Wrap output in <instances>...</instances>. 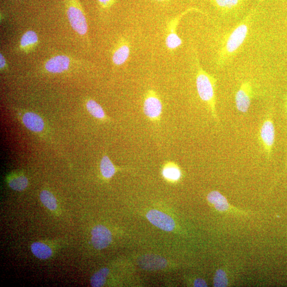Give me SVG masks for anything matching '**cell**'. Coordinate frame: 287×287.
<instances>
[{"mask_svg":"<svg viewBox=\"0 0 287 287\" xmlns=\"http://www.w3.org/2000/svg\"><path fill=\"white\" fill-rule=\"evenodd\" d=\"M196 83L199 97L208 105L212 116L215 120H217L218 117L215 108L216 80L203 70L198 61Z\"/></svg>","mask_w":287,"mask_h":287,"instance_id":"cell-1","label":"cell"},{"mask_svg":"<svg viewBox=\"0 0 287 287\" xmlns=\"http://www.w3.org/2000/svg\"><path fill=\"white\" fill-rule=\"evenodd\" d=\"M249 20L245 19L229 34L220 49V65L224 64V62L239 50L247 38Z\"/></svg>","mask_w":287,"mask_h":287,"instance_id":"cell-2","label":"cell"},{"mask_svg":"<svg viewBox=\"0 0 287 287\" xmlns=\"http://www.w3.org/2000/svg\"><path fill=\"white\" fill-rule=\"evenodd\" d=\"M143 111L149 121L157 123L161 121L162 104L157 93L149 90L145 96L143 104Z\"/></svg>","mask_w":287,"mask_h":287,"instance_id":"cell-3","label":"cell"},{"mask_svg":"<svg viewBox=\"0 0 287 287\" xmlns=\"http://www.w3.org/2000/svg\"><path fill=\"white\" fill-rule=\"evenodd\" d=\"M260 139L267 157L270 158L275 141V128L271 116H268L262 124L260 131Z\"/></svg>","mask_w":287,"mask_h":287,"instance_id":"cell-4","label":"cell"},{"mask_svg":"<svg viewBox=\"0 0 287 287\" xmlns=\"http://www.w3.org/2000/svg\"><path fill=\"white\" fill-rule=\"evenodd\" d=\"M252 96L253 90L251 84L248 82L242 83L235 96V102L237 110L242 113H246L250 107Z\"/></svg>","mask_w":287,"mask_h":287,"instance_id":"cell-5","label":"cell"},{"mask_svg":"<svg viewBox=\"0 0 287 287\" xmlns=\"http://www.w3.org/2000/svg\"><path fill=\"white\" fill-rule=\"evenodd\" d=\"M146 216L153 225L162 230L171 232L175 227V223L172 218L163 212L152 210L148 212Z\"/></svg>","mask_w":287,"mask_h":287,"instance_id":"cell-6","label":"cell"},{"mask_svg":"<svg viewBox=\"0 0 287 287\" xmlns=\"http://www.w3.org/2000/svg\"><path fill=\"white\" fill-rule=\"evenodd\" d=\"M67 15L73 29L80 35L85 34L88 28L82 10L75 7H71L67 11Z\"/></svg>","mask_w":287,"mask_h":287,"instance_id":"cell-7","label":"cell"},{"mask_svg":"<svg viewBox=\"0 0 287 287\" xmlns=\"http://www.w3.org/2000/svg\"><path fill=\"white\" fill-rule=\"evenodd\" d=\"M92 236L93 245L97 249H102L108 247L112 241L110 231L102 225L94 228L92 231Z\"/></svg>","mask_w":287,"mask_h":287,"instance_id":"cell-8","label":"cell"},{"mask_svg":"<svg viewBox=\"0 0 287 287\" xmlns=\"http://www.w3.org/2000/svg\"><path fill=\"white\" fill-rule=\"evenodd\" d=\"M138 263L142 269L148 271L164 269L167 265V261L165 259L153 254L143 256L139 259Z\"/></svg>","mask_w":287,"mask_h":287,"instance_id":"cell-9","label":"cell"},{"mask_svg":"<svg viewBox=\"0 0 287 287\" xmlns=\"http://www.w3.org/2000/svg\"><path fill=\"white\" fill-rule=\"evenodd\" d=\"M70 59L66 55H57L47 62L46 70L51 73H61L68 70Z\"/></svg>","mask_w":287,"mask_h":287,"instance_id":"cell-10","label":"cell"},{"mask_svg":"<svg viewBox=\"0 0 287 287\" xmlns=\"http://www.w3.org/2000/svg\"><path fill=\"white\" fill-rule=\"evenodd\" d=\"M23 121L28 129L34 132H40L45 127L42 118L33 112H27L23 117Z\"/></svg>","mask_w":287,"mask_h":287,"instance_id":"cell-11","label":"cell"},{"mask_svg":"<svg viewBox=\"0 0 287 287\" xmlns=\"http://www.w3.org/2000/svg\"><path fill=\"white\" fill-rule=\"evenodd\" d=\"M208 201L215 205V208L219 211H226L229 208L227 199L219 192L212 191L208 196Z\"/></svg>","mask_w":287,"mask_h":287,"instance_id":"cell-12","label":"cell"},{"mask_svg":"<svg viewBox=\"0 0 287 287\" xmlns=\"http://www.w3.org/2000/svg\"><path fill=\"white\" fill-rule=\"evenodd\" d=\"M162 175L167 180L177 182L182 177V172L176 165L173 162H168L162 170Z\"/></svg>","mask_w":287,"mask_h":287,"instance_id":"cell-13","label":"cell"},{"mask_svg":"<svg viewBox=\"0 0 287 287\" xmlns=\"http://www.w3.org/2000/svg\"><path fill=\"white\" fill-rule=\"evenodd\" d=\"M32 253L37 258L45 260L49 258L52 255L50 247L41 242H35L31 246Z\"/></svg>","mask_w":287,"mask_h":287,"instance_id":"cell-14","label":"cell"},{"mask_svg":"<svg viewBox=\"0 0 287 287\" xmlns=\"http://www.w3.org/2000/svg\"><path fill=\"white\" fill-rule=\"evenodd\" d=\"M100 170L102 176L106 179H110L114 176L116 168L107 155H104L101 161Z\"/></svg>","mask_w":287,"mask_h":287,"instance_id":"cell-15","label":"cell"},{"mask_svg":"<svg viewBox=\"0 0 287 287\" xmlns=\"http://www.w3.org/2000/svg\"><path fill=\"white\" fill-rule=\"evenodd\" d=\"M86 108L90 114L97 120H104L107 119L101 106L95 101L91 99V100L87 101Z\"/></svg>","mask_w":287,"mask_h":287,"instance_id":"cell-16","label":"cell"},{"mask_svg":"<svg viewBox=\"0 0 287 287\" xmlns=\"http://www.w3.org/2000/svg\"><path fill=\"white\" fill-rule=\"evenodd\" d=\"M130 48L127 45H123L119 48L115 52L112 60L116 65H121L125 62L129 58Z\"/></svg>","mask_w":287,"mask_h":287,"instance_id":"cell-17","label":"cell"},{"mask_svg":"<svg viewBox=\"0 0 287 287\" xmlns=\"http://www.w3.org/2000/svg\"><path fill=\"white\" fill-rule=\"evenodd\" d=\"M109 273V270L107 268H103L96 273L91 278V284L93 287L103 286L106 282Z\"/></svg>","mask_w":287,"mask_h":287,"instance_id":"cell-18","label":"cell"},{"mask_svg":"<svg viewBox=\"0 0 287 287\" xmlns=\"http://www.w3.org/2000/svg\"><path fill=\"white\" fill-rule=\"evenodd\" d=\"M176 26H173L170 30V32L167 35L166 43L168 48L176 49L182 45V40L180 38L176 32Z\"/></svg>","mask_w":287,"mask_h":287,"instance_id":"cell-19","label":"cell"},{"mask_svg":"<svg viewBox=\"0 0 287 287\" xmlns=\"http://www.w3.org/2000/svg\"><path fill=\"white\" fill-rule=\"evenodd\" d=\"M41 202L49 210L53 211L57 209V201L52 194L47 191H43L40 194Z\"/></svg>","mask_w":287,"mask_h":287,"instance_id":"cell-20","label":"cell"},{"mask_svg":"<svg viewBox=\"0 0 287 287\" xmlns=\"http://www.w3.org/2000/svg\"><path fill=\"white\" fill-rule=\"evenodd\" d=\"M27 178L24 176H18L10 179L9 185L12 190L16 191H22L28 186Z\"/></svg>","mask_w":287,"mask_h":287,"instance_id":"cell-21","label":"cell"},{"mask_svg":"<svg viewBox=\"0 0 287 287\" xmlns=\"http://www.w3.org/2000/svg\"><path fill=\"white\" fill-rule=\"evenodd\" d=\"M38 42V36L32 30L28 31L22 37L21 45L23 48H28L33 47Z\"/></svg>","mask_w":287,"mask_h":287,"instance_id":"cell-22","label":"cell"},{"mask_svg":"<svg viewBox=\"0 0 287 287\" xmlns=\"http://www.w3.org/2000/svg\"><path fill=\"white\" fill-rule=\"evenodd\" d=\"M215 3L222 9H232L238 6L242 0H215Z\"/></svg>","mask_w":287,"mask_h":287,"instance_id":"cell-23","label":"cell"},{"mask_svg":"<svg viewBox=\"0 0 287 287\" xmlns=\"http://www.w3.org/2000/svg\"><path fill=\"white\" fill-rule=\"evenodd\" d=\"M214 285L216 287L227 286L228 279L226 274L222 270H219L216 271L214 279Z\"/></svg>","mask_w":287,"mask_h":287,"instance_id":"cell-24","label":"cell"},{"mask_svg":"<svg viewBox=\"0 0 287 287\" xmlns=\"http://www.w3.org/2000/svg\"><path fill=\"white\" fill-rule=\"evenodd\" d=\"M195 287H207V284L205 281L202 279H198L195 281Z\"/></svg>","mask_w":287,"mask_h":287,"instance_id":"cell-25","label":"cell"},{"mask_svg":"<svg viewBox=\"0 0 287 287\" xmlns=\"http://www.w3.org/2000/svg\"><path fill=\"white\" fill-rule=\"evenodd\" d=\"M6 65L5 60L2 54H0V67L3 69Z\"/></svg>","mask_w":287,"mask_h":287,"instance_id":"cell-26","label":"cell"},{"mask_svg":"<svg viewBox=\"0 0 287 287\" xmlns=\"http://www.w3.org/2000/svg\"><path fill=\"white\" fill-rule=\"evenodd\" d=\"M99 2H100L104 5H107L112 1V0H98Z\"/></svg>","mask_w":287,"mask_h":287,"instance_id":"cell-27","label":"cell"},{"mask_svg":"<svg viewBox=\"0 0 287 287\" xmlns=\"http://www.w3.org/2000/svg\"><path fill=\"white\" fill-rule=\"evenodd\" d=\"M158 1H164V0H158Z\"/></svg>","mask_w":287,"mask_h":287,"instance_id":"cell-28","label":"cell"},{"mask_svg":"<svg viewBox=\"0 0 287 287\" xmlns=\"http://www.w3.org/2000/svg\"></svg>","mask_w":287,"mask_h":287,"instance_id":"cell-29","label":"cell"}]
</instances>
